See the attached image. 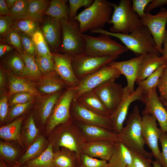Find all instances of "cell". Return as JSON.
Wrapping results in <instances>:
<instances>
[{
    "instance_id": "cell-1",
    "label": "cell",
    "mask_w": 167,
    "mask_h": 167,
    "mask_svg": "<svg viewBox=\"0 0 167 167\" xmlns=\"http://www.w3.org/2000/svg\"><path fill=\"white\" fill-rule=\"evenodd\" d=\"M92 33L105 34L119 39L128 50L139 55L152 53L159 55L152 35L148 29L142 25L129 34L113 33L102 28L91 31Z\"/></svg>"
},
{
    "instance_id": "cell-2",
    "label": "cell",
    "mask_w": 167,
    "mask_h": 167,
    "mask_svg": "<svg viewBox=\"0 0 167 167\" xmlns=\"http://www.w3.org/2000/svg\"><path fill=\"white\" fill-rule=\"evenodd\" d=\"M113 11L112 3L106 0H95L74 19L79 23L80 30L83 33L102 28L109 24Z\"/></svg>"
},
{
    "instance_id": "cell-3",
    "label": "cell",
    "mask_w": 167,
    "mask_h": 167,
    "mask_svg": "<svg viewBox=\"0 0 167 167\" xmlns=\"http://www.w3.org/2000/svg\"><path fill=\"white\" fill-rule=\"evenodd\" d=\"M142 117L139 107L135 105L127 119L125 126L118 134L120 141L130 149L152 159V152L144 149L146 144L142 132Z\"/></svg>"
},
{
    "instance_id": "cell-4",
    "label": "cell",
    "mask_w": 167,
    "mask_h": 167,
    "mask_svg": "<svg viewBox=\"0 0 167 167\" xmlns=\"http://www.w3.org/2000/svg\"><path fill=\"white\" fill-rule=\"evenodd\" d=\"M113 11L109 24L110 32L129 34L143 25L140 18L133 11L132 0H121L118 5L112 3Z\"/></svg>"
},
{
    "instance_id": "cell-5",
    "label": "cell",
    "mask_w": 167,
    "mask_h": 167,
    "mask_svg": "<svg viewBox=\"0 0 167 167\" xmlns=\"http://www.w3.org/2000/svg\"><path fill=\"white\" fill-rule=\"evenodd\" d=\"M59 20L62 37L60 50L72 57L84 53L85 35L81 32L78 22L74 19Z\"/></svg>"
},
{
    "instance_id": "cell-6",
    "label": "cell",
    "mask_w": 167,
    "mask_h": 167,
    "mask_svg": "<svg viewBox=\"0 0 167 167\" xmlns=\"http://www.w3.org/2000/svg\"><path fill=\"white\" fill-rule=\"evenodd\" d=\"M111 36L101 34L97 37L85 35L84 53L97 57H118L128 51L124 45L111 38Z\"/></svg>"
},
{
    "instance_id": "cell-7",
    "label": "cell",
    "mask_w": 167,
    "mask_h": 167,
    "mask_svg": "<svg viewBox=\"0 0 167 167\" xmlns=\"http://www.w3.org/2000/svg\"><path fill=\"white\" fill-rule=\"evenodd\" d=\"M118 57H97L84 53L72 57L74 73L80 81L114 61Z\"/></svg>"
},
{
    "instance_id": "cell-8",
    "label": "cell",
    "mask_w": 167,
    "mask_h": 167,
    "mask_svg": "<svg viewBox=\"0 0 167 167\" xmlns=\"http://www.w3.org/2000/svg\"><path fill=\"white\" fill-rule=\"evenodd\" d=\"M121 75L115 67L108 64L100 69L80 80L79 84L73 88L75 91L74 99H77L83 93L93 90L104 83L115 80Z\"/></svg>"
},
{
    "instance_id": "cell-9",
    "label": "cell",
    "mask_w": 167,
    "mask_h": 167,
    "mask_svg": "<svg viewBox=\"0 0 167 167\" xmlns=\"http://www.w3.org/2000/svg\"><path fill=\"white\" fill-rule=\"evenodd\" d=\"M140 18L142 25L151 32L157 50L162 54V46L166 31L167 10L163 8L155 15L145 12L144 15Z\"/></svg>"
},
{
    "instance_id": "cell-10",
    "label": "cell",
    "mask_w": 167,
    "mask_h": 167,
    "mask_svg": "<svg viewBox=\"0 0 167 167\" xmlns=\"http://www.w3.org/2000/svg\"><path fill=\"white\" fill-rule=\"evenodd\" d=\"M75 95V91L73 88H67L60 96L50 118L48 126L49 131L53 130L58 125L64 124L72 119L71 114V107Z\"/></svg>"
},
{
    "instance_id": "cell-11",
    "label": "cell",
    "mask_w": 167,
    "mask_h": 167,
    "mask_svg": "<svg viewBox=\"0 0 167 167\" xmlns=\"http://www.w3.org/2000/svg\"><path fill=\"white\" fill-rule=\"evenodd\" d=\"M71 114L73 120L83 123L99 126L113 131L110 116L102 115L91 110L74 99L71 107Z\"/></svg>"
},
{
    "instance_id": "cell-12",
    "label": "cell",
    "mask_w": 167,
    "mask_h": 167,
    "mask_svg": "<svg viewBox=\"0 0 167 167\" xmlns=\"http://www.w3.org/2000/svg\"><path fill=\"white\" fill-rule=\"evenodd\" d=\"M62 128L57 135V146L74 152L79 159L85 141L79 129L73 119L66 122V126Z\"/></svg>"
},
{
    "instance_id": "cell-13",
    "label": "cell",
    "mask_w": 167,
    "mask_h": 167,
    "mask_svg": "<svg viewBox=\"0 0 167 167\" xmlns=\"http://www.w3.org/2000/svg\"><path fill=\"white\" fill-rule=\"evenodd\" d=\"M156 89L154 88L143 93L140 101L145 106L142 114L153 116L158 122L161 130L167 133V109L160 100Z\"/></svg>"
},
{
    "instance_id": "cell-14",
    "label": "cell",
    "mask_w": 167,
    "mask_h": 167,
    "mask_svg": "<svg viewBox=\"0 0 167 167\" xmlns=\"http://www.w3.org/2000/svg\"><path fill=\"white\" fill-rule=\"evenodd\" d=\"M92 91L111 114L122 101L124 88L115 80H111L104 83Z\"/></svg>"
},
{
    "instance_id": "cell-15",
    "label": "cell",
    "mask_w": 167,
    "mask_h": 167,
    "mask_svg": "<svg viewBox=\"0 0 167 167\" xmlns=\"http://www.w3.org/2000/svg\"><path fill=\"white\" fill-rule=\"evenodd\" d=\"M143 94L142 89L139 86L131 94L126 87L124 88V95L122 101L110 115L113 131L117 134L121 132L124 126L123 123L130 105L136 100L140 101Z\"/></svg>"
},
{
    "instance_id": "cell-16",
    "label": "cell",
    "mask_w": 167,
    "mask_h": 167,
    "mask_svg": "<svg viewBox=\"0 0 167 167\" xmlns=\"http://www.w3.org/2000/svg\"><path fill=\"white\" fill-rule=\"evenodd\" d=\"M142 117V132L146 144L151 150L153 156L158 160L161 152L158 142L161 130L157 126L156 120L152 115L143 114Z\"/></svg>"
},
{
    "instance_id": "cell-17",
    "label": "cell",
    "mask_w": 167,
    "mask_h": 167,
    "mask_svg": "<svg viewBox=\"0 0 167 167\" xmlns=\"http://www.w3.org/2000/svg\"><path fill=\"white\" fill-rule=\"evenodd\" d=\"M54 71L68 88H74L80 81L76 77L72 65V57L58 52L52 53Z\"/></svg>"
},
{
    "instance_id": "cell-18",
    "label": "cell",
    "mask_w": 167,
    "mask_h": 167,
    "mask_svg": "<svg viewBox=\"0 0 167 167\" xmlns=\"http://www.w3.org/2000/svg\"><path fill=\"white\" fill-rule=\"evenodd\" d=\"M79 129L85 141H120L118 134L101 127L74 121Z\"/></svg>"
},
{
    "instance_id": "cell-19",
    "label": "cell",
    "mask_w": 167,
    "mask_h": 167,
    "mask_svg": "<svg viewBox=\"0 0 167 167\" xmlns=\"http://www.w3.org/2000/svg\"><path fill=\"white\" fill-rule=\"evenodd\" d=\"M142 57L141 55L129 60L119 62L114 61L108 64L117 69L121 75L125 76L127 82L126 87L130 94L135 91V84Z\"/></svg>"
},
{
    "instance_id": "cell-20",
    "label": "cell",
    "mask_w": 167,
    "mask_h": 167,
    "mask_svg": "<svg viewBox=\"0 0 167 167\" xmlns=\"http://www.w3.org/2000/svg\"><path fill=\"white\" fill-rule=\"evenodd\" d=\"M41 30L50 48L54 52H58L61 43L60 20L49 16L43 22Z\"/></svg>"
},
{
    "instance_id": "cell-21",
    "label": "cell",
    "mask_w": 167,
    "mask_h": 167,
    "mask_svg": "<svg viewBox=\"0 0 167 167\" xmlns=\"http://www.w3.org/2000/svg\"><path fill=\"white\" fill-rule=\"evenodd\" d=\"M114 143L109 141H85L82 146V153L108 161L112 154Z\"/></svg>"
},
{
    "instance_id": "cell-22",
    "label": "cell",
    "mask_w": 167,
    "mask_h": 167,
    "mask_svg": "<svg viewBox=\"0 0 167 167\" xmlns=\"http://www.w3.org/2000/svg\"><path fill=\"white\" fill-rule=\"evenodd\" d=\"M138 71L136 83L143 80L161 66L165 64L161 56L150 53L142 54Z\"/></svg>"
},
{
    "instance_id": "cell-23",
    "label": "cell",
    "mask_w": 167,
    "mask_h": 167,
    "mask_svg": "<svg viewBox=\"0 0 167 167\" xmlns=\"http://www.w3.org/2000/svg\"><path fill=\"white\" fill-rule=\"evenodd\" d=\"M133 156L131 150L121 141L115 142L108 167H126L132 162Z\"/></svg>"
},
{
    "instance_id": "cell-24",
    "label": "cell",
    "mask_w": 167,
    "mask_h": 167,
    "mask_svg": "<svg viewBox=\"0 0 167 167\" xmlns=\"http://www.w3.org/2000/svg\"><path fill=\"white\" fill-rule=\"evenodd\" d=\"M76 100L85 108L97 113L108 116L111 115L100 98L92 90L83 93Z\"/></svg>"
},
{
    "instance_id": "cell-25",
    "label": "cell",
    "mask_w": 167,
    "mask_h": 167,
    "mask_svg": "<svg viewBox=\"0 0 167 167\" xmlns=\"http://www.w3.org/2000/svg\"><path fill=\"white\" fill-rule=\"evenodd\" d=\"M67 86L54 71H51L49 77L42 80L39 87L41 92L53 94L60 91Z\"/></svg>"
},
{
    "instance_id": "cell-26",
    "label": "cell",
    "mask_w": 167,
    "mask_h": 167,
    "mask_svg": "<svg viewBox=\"0 0 167 167\" xmlns=\"http://www.w3.org/2000/svg\"><path fill=\"white\" fill-rule=\"evenodd\" d=\"M79 159L74 152L68 150L54 153V167H78Z\"/></svg>"
},
{
    "instance_id": "cell-27",
    "label": "cell",
    "mask_w": 167,
    "mask_h": 167,
    "mask_svg": "<svg viewBox=\"0 0 167 167\" xmlns=\"http://www.w3.org/2000/svg\"><path fill=\"white\" fill-rule=\"evenodd\" d=\"M67 0H53L44 13V15L60 20L69 18V10L67 6Z\"/></svg>"
},
{
    "instance_id": "cell-28",
    "label": "cell",
    "mask_w": 167,
    "mask_h": 167,
    "mask_svg": "<svg viewBox=\"0 0 167 167\" xmlns=\"http://www.w3.org/2000/svg\"><path fill=\"white\" fill-rule=\"evenodd\" d=\"M50 2L45 0H28L27 16L28 18L40 22Z\"/></svg>"
},
{
    "instance_id": "cell-29",
    "label": "cell",
    "mask_w": 167,
    "mask_h": 167,
    "mask_svg": "<svg viewBox=\"0 0 167 167\" xmlns=\"http://www.w3.org/2000/svg\"><path fill=\"white\" fill-rule=\"evenodd\" d=\"M53 145L49 144L46 149L35 158L28 161L26 167H54V153Z\"/></svg>"
},
{
    "instance_id": "cell-30",
    "label": "cell",
    "mask_w": 167,
    "mask_h": 167,
    "mask_svg": "<svg viewBox=\"0 0 167 167\" xmlns=\"http://www.w3.org/2000/svg\"><path fill=\"white\" fill-rule=\"evenodd\" d=\"M9 96L22 92H27L37 96L38 91L30 84L19 77L11 76L9 79Z\"/></svg>"
},
{
    "instance_id": "cell-31",
    "label": "cell",
    "mask_w": 167,
    "mask_h": 167,
    "mask_svg": "<svg viewBox=\"0 0 167 167\" xmlns=\"http://www.w3.org/2000/svg\"><path fill=\"white\" fill-rule=\"evenodd\" d=\"M23 118L21 117L0 129V137L6 140L19 139L20 130Z\"/></svg>"
},
{
    "instance_id": "cell-32",
    "label": "cell",
    "mask_w": 167,
    "mask_h": 167,
    "mask_svg": "<svg viewBox=\"0 0 167 167\" xmlns=\"http://www.w3.org/2000/svg\"><path fill=\"white\" fill-rule=\"evenodd\" d=\"M44 143V139L43 137L37 139L17 161L15 166H22L28 161L38 156L40 154V153L42 150Z\"/></svg>"
},
{
    "instance_id": "cell-33",
    "label": "cell",
    "mask_w": 167,
    "mask_h": 167,
    "mask_svg": "<svg viewBox=\"0 0 167 167\" xmlns=\"http://www.w3.org/2000/svg\"><path fill=\"white\" fill-rule=\"evenodd\" d=\"M9 69L16 75L25 76L28 75L24 62L19 54L14 53L5 60Z\"/></svg>"
},
{
    "instance_id": "cell-34",
    "label": "cell",
    "mask_w": 167,
    "mask_h": 167,
    "mask_svg": "<svg viewBox=\"0 0 167 167\" xmlns=\"http://www.w3.org/2000/svg\"><path fill=\"white\" fill-rule=\"evenodd\" d=\"M39 22L28 18L14 20L11 29L31 36L36 31L39 29Z\"/></svg>"
},
{
    "instance_id": "cell-35",
    "label": "cell",
    "mask_w": 167,
    "mask_h": 167,
    "mask_svg": "<svg viewBox=\"0 0 167 167\" xmlns=\"http://www.w3.org/2000/svg\"><path fill=\"white\" fill-rule=\"evenodd\" d=\"M166 67V63L159 67L145 79L137 83L143 93L157 88L159 79Z\"/></svg>"
},
{
    "instance_id": "cell-36",
    "label": "cell",
    "mask_w": 167,
    "mask_h": 167,
    "mask_svg": "<svg viewBox=\"0 0 167 167\" xmlns=\"http://www.w3.org/2000/svg\"><path fill=\"white\" fill-rule=\"evenodd\" d=\"M31 37L36 54L53 58L52 52L50 51L47 43L41 30L39 29L36 31Z\"/></svg>"
},
{
    "instance_id": "cell-37",
    "label": "cell",
    "mask_w": 167,
    "mask_h": 167,
    "mask_svg": "<svg viewBox=\"0 0 167 167\" xmlns=\"http://www.w3.org/2000/svg\"><path fill=\"white\" fill-rule=\"evenodd\" d=\"M60 96V92L52 94L43 102L40 110L42 122H45L49 116Z\"/></svg>"
},
{
    "instance_id": "cell-38",
    "label": "cell",
    "mask_w": 167,
    "mask_h": 167,
    "mask_svg": "<svg viewBox=\"0 0 167 167\" xmlns=\"http://www.w3.org/2000/svg\"><path fill=\"white\" fill-rule=\"evenodd\" d=\"M0 154L3 159L10 164L15 165L18 153L16 149L13 146L8 143L1 141Z\"/></svg>"
},
{
    "instance_id": "cell-39",
    "label": "cell",
    "mask_w": 167,
    "mask_h": 167,
    "mask_svg": "<svg viewBox=\"0 0 167 167\" xmlns=\"http://www.w3.org/2000/svg\"><path fill=\"white\" fill-rule=\"evenodd\" d=\"M25 64L28 75L32 77L37 78L41 74L34 57L24 51L19 53Z\"/></svg>"
},
{
    "instance_id": "cell-40",
    "label": "cell",
    "mask_w": 167,
    "mask_h": 167,
    "mask_svg": "<svg viewBox=\"0 0 167 167\" xmlns=\"http://www.w3.org/2000/svg\"><path fill=\"white\" fill-rule=\"evenodd\" d=\"M28 2V0H17L10 10L11 16L14 20L28 18L27 16Z\"/></svg>"
},
{
    "instance_id": "cell-41",
    "label": "cell",
    "mask_w": 167,
    "mask_h": 167,
    "mask_svg": "<svg viewBox=\"0 0 167 167\" xmlns=\"http://www.w3.org/2000/svg\"><path fill=\"white\" fill-rule=\"evenodd\" d=\"M108 162L105 160L90 157L81 153L78 167H108Z\"/></svg>"
},
{
    "instance_id": "cell-42",
    "label": "cell",
    "mask_w": 167,
    "mask_h": 167,
    "mask_svg": "<svg viewBox=\"0 0 167 167\" xmlns=\"http://www.w3.org/2000/svg\"><path fill=\"white\" fill-rule=\"evenodd\" d=\"M36 55L35 61L41 72L45 73L54 71V64L53 58Z\"/></svg>"
},
{
    "instance_id": "cell-43",
    "label": "cell",
    "mask_w": 167,
    "mask_h": 167,
    "mask_svg": "<svg viewBox=\"0 0 167 167\" xmlns=\"http://www.w3.org/2000/svg\"><path fill=\"white\" fill-rule=\"evenodd\" d=\"M5 41L20 53L23 51L19 33L17 31L11 29L4 37Z\"/></svg>"
},
{
    "instance_id": "cell-44",
    "label": "cell",
    "mask_w": 167,
    "mask_h": 167,
    "mask_svg": "<svg viewBox=\"0 0 167 167\" xmlns=\"http://www.w3.org/2000/svg\"><path fill=\"white\" fill-rule=\"evenodd\" d=\"M93 2V0H69V18L74 19L78 10L82 7L86 8L90 6Z\"/></svg>"
},
{
    "instance_id": "cell-45",
    "label": "cell",
    "mask_w": 167,
    "mask_h": 167,
    "mask_svg": "<svg viewBox=\"0 0 167 167\" xmlns=\"http://www.w3.org/2000/svg\"><path fill=\"white\" fill-rule=\"evenodd\" d=\"M131 150L133 154V160L131 163L126 167H153L152 159Z\"/></svg>"
},
{
    "instance_id": "cell-46",
    "label": "cell",
    "mask_w": 167,
    "mask_h": 167,
    "mask_svg": "<svg viewBox=\"0 0 167 167\" xmlns=\"http://www.w3.org/2000/svg\"><path fill=\"white\" fill-rule=\"evenodd\" d=\"M23 51L34 57L36 55L35 45L31 36L23 33L19 32Z\"/></svg>"
},
{
    "instance_id": "cell-47",
    "label": "cell",
    "mask_w": 167,
    "mask_h": 167,
    "mask_svg": "<svg viewBox=\"0 0 167 167\" xmlns=\"http://www.w3.org/2000/svg\"><path fill=\"white\" fill-rule=\"evenodd\" d=\"M157 88L161 101L167 103V64L158 82Z\"/></svg>"
},
{
    "instance_id": "cell-48",
    "label": "cell",
    "mask_w": 167,
    "mask_h": 167,
    "mask_svg": "<svg viewBox=\"0 0 167 167\" xmlns=\"http://www.w3.org/2000/svg\"><path fill=\"white\" fill-rule=\"evenodd\" d=\"M25 136L27 142L30 143L34 140L38 133L33 118L30 116L27 122L25 127Z\"/></svg>"
},
{
    "instance_id": "cell-49",
    "label": "cell",
    "mask_w": 167,
    "mask_h": 167,
    "mask_svg": "<svg viewBox=\"0 0 167 167\" xmlns=\"http://www.w3.org/2000/svg\"><path fill=\"white\" fill-rule=\"evenodd\" d=\"M159 141L161 145L162 150L158 161L162 167H167V133L161 130Z\"/></svg>"
},
{
    "instance_id": "cell-50",
    "label": "cell",
    "mask_w": 167,
    "mask_h": 167,
    "mask_svg": "<svg viewBox=\"0 0 167 167\" xmlns=\"http://www.w3.org/2000/svg\"><path fill=\"white\" fill-rule=\"evenodd\" d=\"M152 0H132V7L133 11L140 18L144 15L145 9Z\"/></svg>"
},
{
    "instance_id": "cell-51",
    "label": "cell",
    "mask_w": 167,
    "mask_h": 167,
    "mask_svg": "<svg viewBox=\"0 0 167 167\" xmlns=\"http://www.w3.org/2000/svg\"><path fill=\"white\" fill-rule=\"evenodd\" d=\"M14 21L12 17L9 16H0V34L4 37L11 29Z\"/></svg>"
},
{
    "instance_id": "cell-52",
    "label": "cell",
    "mask_w": 167,
    "mask_h": 167,
    "mask_svg": "<svg viewBox=\"0 0 167 167\" xmlns=\"http://www.w3.org/2000/svg\"><path fill=\"white\" fill-rule=\"evenodd\" d=\"M33 95L25 92L17 93L11 98L10 103L11 105L14 106L18 104H23L31 101Z\"/></svg>"
},
{
    "instance_id": "cell-53",
    "label": "cell",
    "mask_w": 167,
    "mask_h": 167,
    "mask_svg": "<svg viewBox=\"0 0 167 167\" xmlns=\"http://www.w3.org/2000/svg\"><path fill=\"white\" fill-rule=\"evenodd\" d=\"M31 101L23 104H18L13 106L10 113L11 118L17 117L23 113L29 107Z\"/></svg>"
},
{
    "instance_id": "cell-54",
    "label": "cell",
    "mask_w": 167,
    "mask_h": 167,
    "mask_svg": "<svg viewBox=\"0 0 167 167\" xmlns=\"http://www.w3.org/2000/svg\"><path fill=\"white\" fill-rule=\"evenodd\" d=\"M8 100L6 96H3L0 100V118L1 121L4 120L7 114Z\"/></svg>"
},
{
    "instance_id": "cell-55",
    "label": "cell",
    "mask_w": 167,
    "mask_h": 167,
    "mask_svg": "<svg viewBox=\"0 0 167 167\" xmlns=\"http://www.w3.org/2000/svg\"><path fill=\"white\" fill-rule=\"evenodd\" d=\"M167 4V0H152L146 7L145 12L150 13L153 9Z\"/></svg>"
},
{
    "instance_id": "cell-56",
    "label": "cell",
    "mask_w": 167,
    "mask_h": 167,
    "mask_svg": "<svg viewBox=\"0 0 167 167\" xmlns=\"http://www.w3.org/2000/svg\"><path fill=\"white\" fill-rule=\"evenodd\" d=\"M0 15L1 16H11L10 10L8 7L5 0H0Z\"/></svg>"
},
{
    "instance_id": "cell-57",
    "label": "cell",
    "mask_w": 167,
    "mask_h": 167,
    "mask_svg": "<svg viewBox=\"0 0 167 167\" xmlns=\"http://www.w3.org/2000/svg\"><path fill=\"white\" fill-rule=\"evenodd\" d=\"M162 52L161 57L165 62L167 64V30H166L163 44Z\"/></svg>"
},
{
    "instance_id": "cell-58",
    "label": "cell",
    "mask_w": 167,
    "mask_h": 167,
    "mask_svg": "<svg viewBox=\"0 0 167 167\" xmlns=\"http://www.w3.org/2000/svg\"><path fill=\"white\" fill-rule=\"evenodd\" d=\"M13 47L9 45L1 44L0 45V56L2 57L6 53L11 51Z\"/></svg>"
},
{
    "instance_id": "cell-59",
    "label": "cell",
    "mask_w": 167,
    "mask_h": 167,
    "mask_svg": "<svg viewBox=\"0 0 167 167\" xmlns=\"http://www.w3.org/2000/svg\"><path fill=\"white\" fill-rule=\"evenodd\" d=\"M5 83V79L4 75L2 70L1 68L0 71V87L1 88L4 86Z\"/></svg>"
},
{
    "instance_id": "cell-60",
    "label": "cell",
    "mask_w": 167,
    "mask_h": 167,
    "mask_svg": "<svg viewBox=\"0 0 167 167\" xmlns=\"http://www.w3.org/2000/svg\"><path fill=\"white\" fill-rule=\"evenodd\" d=\"M17 0H6V5L8 8L10 10L15 5Z\"/></svg>"
},
{
    "instance_id": "cell-61",
    "label": "cell",
    "mask_w": 167,
    "mask_h": 167,
    "mask_svg": "<svg viewBox=\"0 0 167 167\" xmlns=\"http://www.w3.org/2000/svg\"><path fill=\"white\" fill-rule=\"evenodd\" d=\"M152 164L153 167H162L157 159H156L155 160L152 161Z\"/></svg>"
},
{
    "instance_id": "cell-62",
    "label": "cell",
    "mask_w": 167,
    "mask_h": 167,
    "mask_svg": "<svg viewBox=\"0 0 167 167\" xmlns=\"http://www.w3.org/2000/svg\"><path fill=\"white\" fill-rule=\"evenodd\" d=\"M0 167H8L5 163L1 159L0 162Z\"/></svg>"
},
{
    "instance_id": "cell-63",
    "label": "cell",
    "mask_w": 167,
    "mask_h": 167,
    "mask_svg": "<svg viewBox=\"0 0 167 167\" xmlns=\"http://www.w3.org/2000/svg\"><path fill=\"white\" fill-rule=\"evenodd\" d=\"M164 106L167 109V103L165 102H162Z\"/></svg>"
},
{
    "instance_id": "cell-64",
    "label": "cell",
    "mask_w": 167,
    "mask_h": 167,
    "mask_svg": "<svg viewBox=\"0 0 167 167\" xmlns=\"http://www.w3.org/2000/svg\"><path fill=\"white\" fill-rule=\"evenodd\" d=\"M18 167H26L25 166H19Z\"/></svg>"
}]
</instances>
